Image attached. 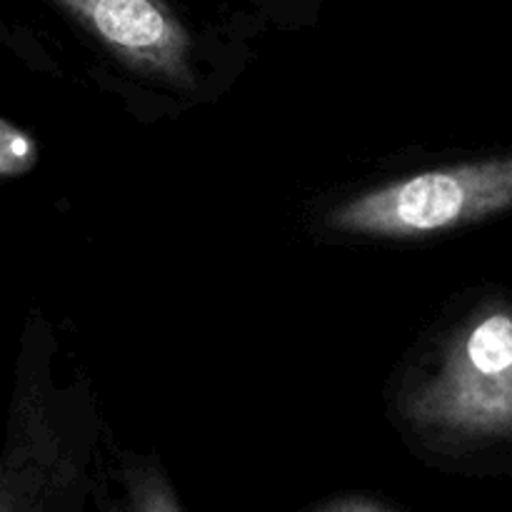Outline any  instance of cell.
Wrapping results in <instances>:
<instances>
[{
  "instance_id": "cell-1",
  "label": "cell",
  "mask_w": 512,
  "mask_h": 512,
  "mask_svg": "<svg viewBox=\"0 0 512 512\" xmlns=\"http://www.w3.org/2000/svg\"><path fill=\"white\" fill-rule=\"evenodd\" d=\"M512 205V158L428 170L358 195L330 213L345 233L418 238L500 213Z\"/></svg>"
},
{
  "instance_id": "cell-2",
  "label": "cell",
  "mask_w": 512,
  "mask_h": 512,
  "mask_svg": "<svg viewBox=\"0 0 512 512\" xmlns=\"http://www.w3.org/2000/svg\"><path fill=\"white\" fill-rule=\"evenodd\" d=\"M410 418L460 435L512 433V313L488 310L408 398Z\"/></svg>"
},
{
  "instance_id": "cell-3",
  "label": "cell",
  "mask_w": 512,
  "mask_h": 512,
  "mask_svg": "<svg viewBox=\"0 0 512 512\" xmlns=\"http://www.w3.org/2000/svg\"><path fill=\"white\" fill-rule=\"evenodd\" d=\"M130 68L190 85V38L163 0H53Z\"/></svg>"
},
{
  "instance_id": "cell-4",
  "label": "cell",
  "mask_w": 512,
  "mask_h": 512,
  "mask_svg": "<svg viewBox=\"0 0 512 512\" xmlns=\"http://www.w3.org/2000/svg\"><path fill=\"white\" fill-rule=\"evenodd\" d=\"M40 475L23 453L8 450L0 460V512H40Z\"/></svg>"
},
{
  "instance_id": "cell-5",
  "label": "cell",
  "mask_w": 512,
  "mask_h": 512,
  "mask_svg": "<svg viewBox=\"0 0 512 512\" xmlns=\"http://www.w3.org/2000/svg\"><path fill=\"white\" fill-rule=\"evenodd\" d=\"M130 495V512H183L168 483L158 473H143L130 480Z\"/></svg>"
},
{
  "instance_id": "cell-6",
  "label": "cell",
  "mask_w": 512,
  "mask_h": 512,
  "mask_svg": "<svg viewBox=\"0 0 512 512\" xmlns=\"http://www.w3.org/2000/svg\"><path fill=\"white\" fill-rule=\"evenodd\" d=\"M35 163V143L20 130L0 123V173H23Z\"/></svg>"
},
{
  "instance_id": "cell-7",
  "label": "cell",
  "mask_w": 512,
  "mask_h": 512,
  "mask_svg": "<svg viewBox=\"0 0 512 512\" xmlns=\"http://www.w3.org/2000/svg\"><path fill=\"white\" fill-rule=\"evenodd\" d=\"M320 512H395V510L385 508L383 503H375V500H368V498H345V500H338V503L328 505V508Z\"/></svg>"
}]
</instances>
